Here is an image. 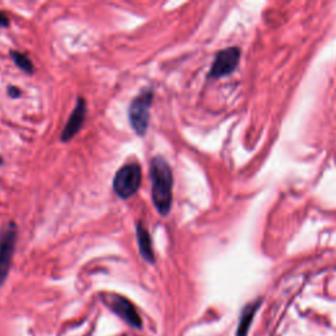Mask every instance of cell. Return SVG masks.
Instances as JSON below:
<instances>
[{"mask_svg": "<svg viewBox=\"0 0 336 336\" xmlns=\"http://www.w3.org/2000/svg\"><path fill=\"white\" fill-rule=\"evenodd\" d=\"M150 177H151V199L158 213L166 217L172 208V187L173 176L171 167L165 158L158 155L150 163Z\"/></svg>", "mask_w": 336, "mask_h": 336, "instance_id": "1", "label": "cell"}, {"mask_svg": "<svg viewBox=\"0 0 336 336\" xmlns=\"http://www.w3.org/2000/svg\"><path fill=\"white\" fill-rule=\"evenodd\" d=\"M154 100V89L151 87L143 88L129 105V123L137 135L143 137L147 131L150 121V108Z\"/></svg>", "mask_w": 336, "mask_h": 336, "instance_id": "2", "label": "cell"}, {"mask_svg": "<svg viewBox=\"0 0 336 336\" xmlns=\"http://www.w3.org/2000/svg\"><path fill=\"white\" fill-rule=\"evenodd\" d=\"M142 171L138 163H129L120 168L113 179V191L120 199H130L141 187Z\"/></svg>", "mask_w": 336, "mask_h": 336, "instance_id": "3", "label": "cell"}, {"mask_svg": "<svg viewBox=\"0 0 336 336\" xmlns=\"http://www.w3.org/2000/svg\"><path fill=\"white\" fill-rule=\"evenodd\" d=\"M17 226L15 222H8L0 230V287L5 283L9 273L12 259L15 255Z\"/></svg>", "mask_w": 336, "mask_h": 336, "instance_id": "4", "label": "cell"}, {"mask_svg": "<svg viewBox=\"0 0 336 336\" xmlns=\"http://www.w3.org/2000/svg\"><path fill=\"white\" fill-rule=\"evenodd\" d=\"M103 302L109 307V309L119 315L123 321H125L129 326L133 329L141 330L143 327V322H142L141 315L138 314L135 306L127 299V298L119 295V294H103L101 295Z\"/></svg>", "mask_w": 336, "mask_h": 336, "instance_id": "5", "label": "cell"}, {"mask_svg": "<svg viewBox=\"0 0 336 336\" xmlns=\"http://www.w3.org/2000/svg\"><path fill=\"white\" fill-rule=\"evenodd\" d=\"M239 59H241V50L238 47H227V49L219 51L209 71V78L219 79V78L231 74L237 69Z\"/></svg>", "mask_w": 336, "mask_h": 336, "instance_id": "6", "label": "cell"}, {"mask_svg": "<svg viewBox=\"0 0 336 336\" xmlns=\"http://www.w3.org/2000/svg\"><path fill=\"white\" fill-rule=\"evenodd\" d=\"M85 115H87V105H85V100L83 97H78L77 105L75 109L73 111L71 116H70L69 121L66 123L65 129L61 134V141L62 142H69L71 141L82 129L84 120H85Z\"/></svg>", "mask_w": 336, "mask_h": 336, "instance_id": "7", "label": "cell"}, {"mask_svg": "<svg viewBox=\"0 0 336 336\" xmlns=\"http://www.w3.org/2000/svg\"><path fill=\"white\" fill-rule=\"evenodd\" d=\"M137 241L138 249H139V253H141L142 257L147 263H155V255H154L153 245H151V237H150L149 231H147L146 226L142 222L137 223Z\"/></svg>", "mask_w": 336, "mask_h": 336, "instance_id": "8", "label": "cell"}, {"mask_svg": "<svg viewBox=\"0 0 336 336\" xmlns=\"http://www.w3.org/2000/svg\"><path fill=\"white\" fill-rule=\"evenodd\" d=\"M260 302H256V303H252V305H249L243 310L241 317V322H239V326H238L237 330V336H247V333H249L250 326L252 323V319L255 317L256 310L259 309Z\"/></svg>", "mask_w": 336, "mask_h": 336, "instance_id": "9", "label": "cell"}, {"mask_svg": "<svg viewBox=\"0 0 336 336\" xmlns=\"http://www.w3.org/2000/svg\"><path fill=\"white\" fill-rule=\"evenodd\" d=\"M11 58L12 61L15 62V65L17 66L20 70H23L24 73L27 74L35 73V66H33V63H32V61L29 59V57H28L27 54H23L21 51H17V50H12Z\"/></svg>", "mask_w": 336, "mask_h": 336, "instance_id": "10", "label": "cell"}, {"mask_svg": "<svg viewBox=\"0 0 336 336\" xmlns=\"http://www.w3.org/2000/svg\"><path fill=\"white\" fill-rule=\"evenodd\" d=\"M7 91H8V95L11 96V97H13V99H15V97H19L20 96V89L19 88L13 87V85H9Z\"/></svg>", "mask_w": 336, "mask_h": 336, "instance_id": "11", "label": "cell"}, {"mask_svg": "<svg viewBox=\"0 0 336 336\" xmlns=\"http://www.w3.org/2000/svg\"><path fill=\"white\" fill-rule=\"evenodd\" d=\"M8 25H9V20L3 12L0 11V27H8Z\"/></svg>", "mask_w": 336, "mask_h": 336, "instance_id": "12", "label": "cell"}, {"mask_svg": "<svg viewBox=\"0 0 336 336\" xmlns=\"http://www.w3.org/2000/svg\"><path fill=\"white\" fill-rule=\"evenodd\" d=\"M3 165V159H1V157H0V166Z\"/></svg>", "mask_w": 336, "mask_h": 336, "instance_id": "13", "label": "cell"}]
</instances>
